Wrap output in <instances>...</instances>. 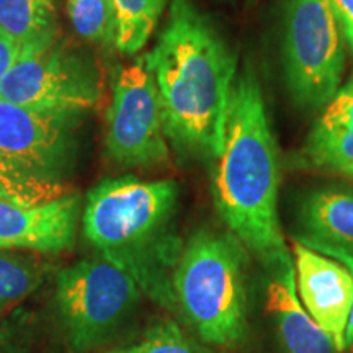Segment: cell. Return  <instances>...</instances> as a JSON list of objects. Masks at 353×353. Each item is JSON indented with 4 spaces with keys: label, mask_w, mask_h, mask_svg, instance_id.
Segmentation results:
<instances>
[{
    "label": "cell",
    "mask_w": 353,
    "mask_h": 353,
    "mask_svg": "<svg viewBox=\"0 0 353 353\" xmlns=\"http://www.w3.org/2000/svg\"><path fill=\"white\" fill-rule=\"evenodd\" d=\"M156 81L167 139L185 156L214 162L223 149L236 54L193 0H172L144 57Z\"/></svg>",
    "instance_id": "obj_1"
},
{
    "label": "cell",
    "mask_w": 353,
    "mask_h": 353,
    "mask_svg": "<svg viewBox=\"0 0 353 353\" xmlns=\"http://www.w3.org/2000/svg\"><path fill=\"white\" fill-rule=\"evenodd\" d=\"M213 198L219 218L268 270L291 262L278 219L280 164L257 74L234 82L223 149L216 159Z\"/></svg>",
    "instance_id": "obj_2"
},
{
    "label": "cell",
    "mask_w": 353,
    "mask_h": 353,
    "mask_svg": "<svg viewBox=\"0 0 353 353\" xmlns=\"http://www.w3.org/2000/svg\"><path fill=\"white\" fill-rule=\"evenodd\" d=\"M179 187L172 180L145 182L132 175L110 179L88 192L82 232L97 255L126 272L141 293L176 311L174 272L183 250L175 229Z\"/></svg>",
    "instance_id": "obj_3"
},
{
    "label": "cell",
    "mask_w": 353,
    "mask_h": 353,
    "mask_svg": "<svg viewBox=\"0 0 353 353\" xmlns=\"http://www.w3.org/2000/svg\"><path fill=\"white\" fill-rule=\"evenodd\" d=\"M247 249L231 232L201 229L183 245L172 288L176 311L210 345H236L245 335Z\"/></svg>",
    "instance_id": "obj_4"
},
{
    "label": "cell",
    "mask_w": 353,
    "mask_h": 353,
    "mask_svg": "<svg viewBox=\"0 0 353 353\" xmlns=\"http://www.w3.org/2000/svg\"><path fill=\"white\" fill-rule=\"evenodd\" d=\"M141 290L120 267L97 255L57 272L54 303L74 353L105 347L138 307Z\"/></svg>",
    "instance_id": "obj_5"
},
{
    "label": "cell",
    "mask_w": 353,
    "mask_h": 353,
    "mask_svg": "<svg viewBox=\"0 0 353 353\" xmlns=\"http://www.w3.org/2000/svg\"><path fill=\"white\" fill-rule=\"evenodd\" d=\"M345 38L329 0H288L283 69L288 92L304 110H319L341 88Z\"/></svg>",
    "instance_id": "obj_6"
},
{
    "label": "cell",
    "mask_w": 353,
    "mask_h": 353,
    "mask_svg": "<svg viewBox=\"0 0 353 353\" xmlns=\"http://www.w3.org/2000/svg\"><path fill=\"white\" fill-rule=\"evenodd\" d=\"M0 99L37 112L79 114L100 100L90 64L51 38L23 46L0 82Z\"/></svg>",
    "instance_id": "obj_7"
},
{
    "label": "cell",
    "mask_w": 353,
    "mask_h": 353,
    "mask_svg": "<svg viewBox=\"0 0 353 353\" xmlns=\"http://www.w3.org/2000/svg\"><path fill=\"white\" fill-rule=\"evenodd\" d=\"M107 112L105 149L125 167H156L169 161L156 81L144 59L118 69Z\"/></svg>",
    "instance_id": "obj_8"
},
{
    "label": "cell",
    "mask_w": 353,
    "mask_h": 353,
    "mask_svg": "<svg viewBox=\"0 0 353 353\" xmlns=\"http://www.w3.org/2000/svg\"><path fill=\"white\" fill-rule=\"evenodd\" d=\"M76 117L0 99V164L28 179L61 183L76 156Z\"/></svg>",
    "instance_id": "obj_9"
},
{
    "label": "cell",
    "mask_w": 353,
    "mask_h": 353,
    "mask_svg": "<svg viewBox=\"0 0 353 353\" xmlns=\"http://www.w3.org/2000/svg\"><path fill=\"white\" fill-rule=\"evenodd\" d=\"M296 290L304 309L343 353L345 329L353 304V273L342 263L293 242Z\"/></svg>",
    "instance_id": "obj_10"
},
{
    "label": "cell",
    "mask_w": 353,
    "mask_h": 353,
    "mask_svg": "<svg viewBox=\"0 0 353 353\" xmlns=\"http://www.w3.org/2000/svg\"><path fill=\"white\" fill-rule=\"evenodd\" d=\"M81 218V196L26 205L0 198V250L57 254L72 249Z\"/></svg>",
    "instance_id": "obj_11"
},
{
    "label": "cell",
    "mask_w": 353,
    "mask_h": 353,
    "mask_svg": "<svg viewBox=\"0 0 353 353\" xmlns=\"http://www.w3.org/2000/svg\"><path fill=\"white\" fill-rule=\"evenodd\" d=\"M353 273V188L321 187L307 192L296 210V239Z\"/></svg>",
    "instance_id": "obj_12"
},
{
    "label": "cell",
    "mask_w": 353,
    "mask_h": 353,
    "mask_svg": "<svg viewBox=\"0 0 353 353\" xmlns=\"http://www.w3.org/2000/svg\"><path fill=\"white\" fill-rule=\"evenodd\" d=\"M267 312L275 321L286 353H337L329 335L299 301L293 262L272 272L267 288Z\"/></svg>",
    "instance_id": "obj_13"
},
{
    "label": "cell",
    "mask_w": 353,
    "mask_h": 353,
    "mask_svg": "<svg viewBox=\"0 0 353 353\" xmlns=\"http://www.w3.org/2000/svg\"><path fill=\"white\" fill-rule=\"evenodd\" d=\"M304 154L319 169L342 175L353 169V79L324 107L309 132Z\"/></svg>",
    "instance_id": "obj_14"
},
{
    "label": "cell",
    "mask_w": 353,
    "mask_h": 353,
    "mask_svg": "<svg viewBox=\"0 0 353 353\" xmlns=\"http://www.w3.org/2000/svg\"><path fill=\"white\" fill-rule=\"evenodd\" d=\"M59 0H0V32L21 48L56 37Z\"/></svg>",
    "instance_id": "obj_15"
},
{
    "label": "cell",
    "mask_w": 353,
    "mask_h": 353,
    "mask_svg": "<svg viewBox=\"0 0 353 353\" xmlns=\"http://www.w3.org/2000/svg\"><path fill=\"white\" fill-rule=\"evenodd\" d=\"M167 0H113L114 46L125 54L143 50L159 23Z\"/></svg>",
    "instance_id": "obj_16"
},
{
    "label": "cell",
    "mask_w": 353,
    "mask_h": 353,
    "mask_svg": "<svg viewBox=\"0 0 353 353\" xmlns=\"http://www.w3.org/2000/svg\"><path fill=\"white\" fill-rule=\"evenodd\" d=\"M43 276L41 263L32 255L0 250V312L28 298Z\"/></svg>",
    "instance_id": "obj_17"
},
{
    "label": "cell",
    "mask_w": 353,
    "mask_h": 353,
    "mask_svg": "<svg viewBox=\"0 0 353 353\" xmlns=\"http://www.w3.org/2000/svg\"><path fill=\"white\" fill-rule=\"evenodd\" d=\"M68 15L81 38L97 44L114 43V15L107 0H68Z\"/></svg>",
    "instance_id": "obj_18"
},
{
    "label": "cell",
    "mask_w": 353,
    "mask_h": 353,
    "mask_svg": "<svg viewBox=\"0 0 353 353\" xmlns=\"http://www.w3.org/2000/svg\"><path fill=\"white\" fill-rule=\"evenodd\" d=\"M121 353H211L201 343L190 339L179 324L170 319L159 321L145 330L138 343Z\"/></svg>",
    "instance_id": "obj_19"
},
{
    "label": "cell",
    "mask_w": 353,
    "mask_h": 353,
    "mask_svg": "<svg viewBox=\"0 0 353 353\" xmlns=\"http://www.w3.org/2000/svg\"><path fill=\"white\" fill-rule=\"evenodd\" d=\"M61 183H48L28 179L0 164V198L26 205H37L64 196Z\"/></svg>",
    "instance_id": "obj_20"
},
{
    "label": "cell",
    "mask_w": 353,
    "mask_h": 353,
    "mask_svg": "<svg viewBox=\"0 0 353 353\" xmlns=\"http://www.w3.org/2000/svg\"><path fill=\"white\" fill-rule=\"evenodd\" d=\"M339 23H341L345 43L353 52V0H329Z\"/></svg>",
    "instance_id": "obj_21"
},
{
    "label": "cell",
    "mask_w": 353,
    "mask_h": 353,
    "mask_svg": "<svg viewBox=\"0 0 353 353\" xmlns=\"http://www.w3.org/2000/svg\"><path fill=\"white\" fill-rule=\"evenodd\" d=\"M20 50L21 46L19 43L0 32V82L7 76L8 70L12 69L13 63L20 54Z\"/></svg>",
    "instance_id": "obj_22"
},
{
    "label": "cell",
    "mask_w": 353,
    "mask_h": 353,
    "mask_svg": "<svg viewBox=\"0 0 353 353\" xmlns=\"http://www.w3.org/2000/svg\"><path fill=\"white\" fill-rule=\"evenodd\" d=\"M343 352L353 353V304H352L350 317H348V322H347V329H345V348H343Z\"/></svg>",
    "instance_id": "obj_23"
},
{
    "label": "cell",
    "mask_w": 353,
    "mask_h": 353,
    "mask_svg": "<svg viewBox=\"0 0 353 353\" xmlns=\"http://www.w3.org/2000/svg\"><path fill=\"white\" fill-rule=\"evenodd\" d=\"M107 2H108V6H110V8H112L113 15H114V10H113V0H107Z\"/></svg>",
    "instance_id": "obj_24"
},
{
    "label": "cell",
    "mask_w": 353,
    "mask_h": 353,
    "mask_svg": "<svg viewBox=\"0 0 353 353\" xmlns=\"http://www.w3.org/2000/svg\"><path fill=\"white\" fill-rule=\"evenodd\" d=\"M347 176H350V179H353V169H352L350 172H348V174H347Z\"/></svg>",
    "instance_id": "obj_25"
},
{
    "label": "cell",
    "mask_w": 353,
    "mask_h": 353,
    "mask_svg": "<svg viewBox=\"0 0 353 353\" xmlns=\"http://www.w3.org/2000/svg\"><path fill=\"white\" fill-rule=\"evenodd\" d=\"M112 353H121V350H117V352H112Z\"/></svg>",
    "instance_id": "obj_26"
}]
</instances>
